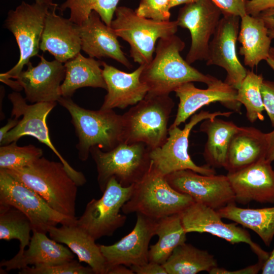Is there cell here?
<instances>
[{
    "label": "cell",
    "mask_w": 274,
    "mask_h": 274,
    "mask_svg": "<svg viewBox=\"0 0 274 274\" xmlns=\"http://www.w3.org/2000/svg\"><path fill=\"white\" fill-rule=\"evenodd\" d=\"M150 151L143 143L121 142L109 151L92 147L90 153L96 164L101 192L105 191L112 177L124 187L140 181L151 167Z\"/></svg>",
    "instance_id": "52a82bcc"
},
{
    "label": "cell",
    "mask_w": 274,
    "mask_h": 274,
    "mask_svg": "<svg viewBox=\"0 0 274 274\" xmlns=\"http://www.w3.org/2000/svg\"><path fill=\"white\" fill-rule=\"evenodd\" d=\"M174 106L169 94L148 93L122 115V142L143 143L150 150L162 146L168 136V123Z\"/></svg>",
    "instance_id": "277c9868"
},
{
    "label": "cell",
    "mask_w": 274,
    "mask_h": 274,
    "mask_svg": "<svg viewBox=\"0 0 274 274\" xmlns=\"http://www.w3.org/2000/svg\"><path fill=\"white\" fill-rule=\"evenodd\" d=\"M46 233L32 231L28 248L20 255L9 260H3L1 267L5 271L21 269L29 265H53L74 259L72 251L58 242L49 238Z\"/></svg>",
    "instance_id": "cb8c5ba5"
},
{
    "label": "cell",
    "mask_w": 274,
    "mask_h": 274,
    "mask_svg": "<svg viewBox=\"0 0 274 274\" xmlns=\"http://www.w3.org/2000/svg\"><path fill=\"white\" fill-rule=\"evenodd\" d=\"M194 202L190 196L174 189L151 163L147 173L133 184L131 195L121 211L125 215L139 213L157 220L180 214Z\"/></svg>",
    "instance_id": "5b68a950"
},
{
    "label": "cell",
    "mask_w": 274,
    "mask_h": 274,
    "mask_svg": "<svg viewBox=\"0 0 274 274\" xmlns=\"http://www.w3.org/2000/svg\"><path fill=\"white\" fill-rule=\"evenodd\" d=\"M52 0L29 4L22 1L20 5L8 13L5 27L14 35L19 49L20 57L17 64L10 70L0 75L4 83L16 79L29 59L39 56L40 44L46 15L54 5Z\"/></svg>",
    "instance_id": "ba28073f"
},
{
    "label": "cell",
    "mask_w": 274,
    "mask_h": 274,
    "mask_svg": "<svg viewBox=\"0 0 274 274\" xmlns=\"http://www.w3.org/2000/svg\"><path fill=\"white\" fill-rule=\"evenodd\" d=\"M186 232L208 233L231 244L244 243L249 245L258 258L266 260L269 254L252 241L249 233L236 223L224 222L216 210L194 202L180 214Z\"/></svg>",
    "instance_id": "9a60e30c"
},
{
    "label": "cell",
    "mask_w": 274,
    "mask_h": 274,
    "mask_svg": "<svg viewBox=\"0 0 274 274\" xmlns=\"http://www.w3.org/2000/svg\"><path fill=\"white\" fill-rule=\"evenodd\" d=\"M144 65H140L132 72L126 73L104 61L102 75L107 93L100 110L124 109L136 105L146 96L148 88L140 78Z\"/></svg>",
    "instance_id": "44dd1931"
},
{
    "label": "cell",
    "mask_w": 274,
    "mask_h": 274,
    "mask_svg": "<svg viewBox=\"0 0 274 274\" xmlns=\"http://www.w3.org/2000/svg\"><path fill=\"white\" fill-rule=\"evenodd\" d=\"M179 99L176 118L170 127L179 126L204 106L216 102L241 114V104L236 98L237 90L218 79L207 89L198 88L193 82L185 83L175 91Z\"/></svg>",
    "instance_id": "ac0fdd59"
},
{
    "label": "cell",
    "mask_w": 274,
    "mask_h": 274,
    "mask_svg": "<svg viewBox=\"0 0 274 274\" xmlns=\"http://www.w3.org/2000/svg\"><path fill=\"white\" fill-rule=\"evenodd\" d=\"M5 170L37 192L53 210L71 219H77L78 186L61 161H51L42 156L24 167Z\"/></svg>",
    "instance_id": "7a4b0ae2"
},
{
    "label": "cell",
    "mask_w": 274,
    "mask_h": 274,
    "mask_svg": "<svg viewBox=\"0 0 274 274\" xmlns=\"http://www.w3.org/2000/svg\"><path fill=\"white\" fill-rule=\"evenodd\" d=\"M17 142L1 146L0 169H15L28 165L43 156L41 148L29 144L19 146Z\"/></svg>",
    "instance_id": "d590c367"
},
{
    "label": "cell",
    "mask_w": 274,
    "mask_h": 274,
    "mask_svg": "<svg viewBox=\"0 0 274 274\" xmlns=\"http://www.w3.org/2000/svg\"><path fill=\"white\" fill-rule=\"evenodd\" d=\"M58 102L71 115L78 139L76 148L81 160L88 159L90 149L93 146L109 151L122 142V116L113 110L86 109L78 105L71 97L61 96Z\"/></svg>",
    "instance_id": "3957f363"
},
{
    "label": "cell",
    "mask_w": 274,
    "mask_h": 274,
    "mask_svg": "<svg viewBox=\"0 0 274 274\" xmlns=\"http://www.w3.org/2000/svg\"><path fill=\"white\" fill-rule=\"evenodd\" d=\"M233 111L210 113L201 111L193 115L184 128L178 126L168 128V136L164 144L150 151V156L153 167L164 176L173 172L191 169L204 175L216 174V171L208 165L199 166L191 159L188 152L189 136L192 129L203 120L222 116L229 117Z\"/></svg>",
    "instance_id": "30bf717a"
},
{
    "label": "cell",
    "mask_w": 274,
    "mask_h": 274,
    "mask_svg": "<svg viewBox=\"0 0 274 274\" xmlns=\"http://www.w3.org/2000/svg\"><path fill=\"white\" fill-rule=\"evenodd\" d=\"M222 14L212 0H198L185 5L178 15L179 26L189 30L191 43L185 60L189 64L206 60L211 38L213 36Z\"/></svg>",
    "instance_id": "4fadbf2b"
},
{
    "label": "cell",
    "mask_w": 274,
    "mask_h": 274,
    "mask_svg": "<svg viewBox=\"0 0 274 274\" xmlns=\"http://www.w3.org/2000/svg\"><path fill=\"white\" fill-rule=\"evenodd\" d=\"M155 234L158 241L149 247V261L163 264L174 250L186 241L180 214L157 219Z\"/></svg>",
    "instance_id": "1f68e13d"
},
{
    "label": "cell",
    "mask_w": 274,
    "mask_h": 274,
    "mask_svg": "<svg viewBox=\"0 0 274 274\" xmlns=\"http://www.w3.org/2000/svg\"><path fill=\"white\" fill-rule=\"evenodd\" d=\"M264 79L253 71L247 70L246 75L237 89L236 100L243 105L246 110V117L251 123L264 119V110L261 86Z\"/></svg>",
    "instance_id": "e575fe53"
},
{
    "label": "cell",
    "mask_w": 274,
    "mask_h": 274,
    "mask_svg": "<svg viewBox=\"0 0 274 274\" xmlns=\"http://www.w3.org/2000/svg\"><path fill=\"white\" fill-rule=\"evenodd\" d=\"M114 15L110 27L129 44L130 56L140 65L149 63L153 58L157 41L175 35L179 27L177 20L148 19L126 6H118Z\"/></svg>",
    "instance_id": "8992f818"
},
{
    "label": "cell",
    "mask_w": 274,
    "mask_h": 274,
    "mask_svg": "<svg viewBox=\"0 0 274 274\" xmlns=\"http://www.w3.org/2000/svg\"><path fill=\"white\" fill-rule=\"evenodd\" d=\"M271 40L268 28L260 17L246 14L241 18L237 40L241 44L239 52L244 56L245 65L253 68L262 60H266Z\"/></svg>",
    "instance_id": "4316f807"
},
{
    "label": "cell",
    "mask_w": 274,
    "mask_h": 274,
    "mask_svg": "<svg viewBox=\"0 0 274 274\" xmlns=\"http://www.w3.org/2000/svg\"><path fill=\"white\" fill-rule=\"evenodd\" d=\"M185 46L184 42L176 35L158 40L155 55L144 65L140 77L148 93L169 94L188 82H202L208 86L217 80L201 73L182 58L180 52Z\"/></svg>",
    "instance_id": "6da1fadb"
},
{
    "label": "cell",
    "mask_w": 274,
    "mask_h": 274,
    "mask_svg": "<svg viewBox=\"0 0 274 274\" xmlns=\"http://www.w3.org/2000/svg\"><path fill=\"white\" fill-rule=\"evenodd\" d=\"M104 61L85 57L81 53L64 63L65 75L61 85V96L71 97L83 87L100 88L107 90L103 75Z\"/></svg>",
    "instance_id": "83f0119b"
},
{
    "label": "cell",
    "mask_w": 274,
    "mask_h": 274,
    "mask_svg": "<svg viewBox=\"0 0 274 274\" xmlns=\"http://www.w3.org/2000/svg\"><path fill=\"white\" fill-rule=\"evenodd\" d=\"M268 29L274 27V8L261 12L258 16Z\"/></svg>",
    "instance_id": "bcb514c9"
},
{
    "label": "cell",
    "mask_w": 274,
    "mask_h": 274,
    "mask_svg": "<svg viewBox=\"0 0 274 274\" xmlns=\"http://www.w3.org/2000/svg\"><path fill=\"white\" fill-rule=\"evenodd\" d=\"M167 274H196L209 273L218 266L214 255L184 243L177 247L163 264Z\"/></svg>",
    "instance_id": "4dcf8cb0"
},
{
    "label": "cell",
    "mask_w": 274,
    "mask_h": 274,
    "mask_svg": "<svg viewBox=\"0 0 274 274\" xmlns=\"http://www.w3.org/2000/svg\"><path fill=\"white\" fill-rule=\"evenodd\" d=\"M44 1L45 0H35V2L40 3V2H44Z\"/></svg>",
    "instance_id": "f5cc1de1"
},
{
    "label": "cell",
    "mask_w": 274,
    "mask_h": 274,
    "mask_svg": "<svg viewBox=\"0 0 274 274\" xmlns=\"http://www.w3.org/2000/svg\"><path fill=\"white\" fill-rule=\"evenodd\" d=\"M267 140V151L265 160L269 162L274 161V130L266 133Z\"/></svg>",
    "instance_id": "ee69618b"
},
{
    "label": "cell",
    "mask_w": 274,
    "mask_h": 274,
    "mask_svg": "<svg viewBox=\"0 0 274 274\" xmlns=\"http://www.w3.org/2000/svg\"><path fill=\"white\" fill-rule=\"evenodd\" d=\"M48 233L51 238L67 245L77 256L79 261L88 264L94 273L107 274L108 266L99 245L76 224V221L73 223L62 224L59 227H52Z\"/></svg>",
    "instance_id": "d4e9b609"
},
{
    "label": "cell",
    "mask_w": 274,
    "mask_h": 274,
    "mask_svg": "<svg viewBox=\"0 0 274 274\" xmlns=\"http://www.w3.org/2000/svg\"><path fill=\"white\" fill-rule=\"evenodd\" d=\"M165 178L178 192L215 210L235 202L227 175H204L191 169H183L170 173Z\"/></svg>",
    "instance_id": "5bb4252c"
},
{
    "label": "cell",
    "mask_w": 274,
    "mask_h": 274,
    "mask_svg": "<svg viewBox=\"0 0 274 274\" xmlns=\"http://www.w3.org/2000/svg\"><path fill=\"white\" fill-rule=\"evenodd\" d=\"M265 61L274 71V47L270 48L269 56Z\"/></svg>",
    "instance_id": "f907efd6"
},
{
    "label": "cell",
    "mask_w": 274,
    "mask_h": 274,
    "mask_svg": "<svg viewBox=\"0 0 274 274\" xmlns=\"http://www.w3.org/2000/svg\"><path fill=\"white\" fill-rule=\"evenodd\" d=\"M123 264H118L109 267L107 274H134L132 269Z\"/></svg>",
    "instance_id": "c3c4849f"
},
{
    "label": "cell",
    "mask_w": 274,
    "mask_h": 274,
    "mask_svg": "<svg viewBox=\"0 0 274 274\" xmlns=\"http://www.w3.org/2000/svg\"><path fill=\"white\" fill-rule=\"evenodd\" d=\"M19 121V118L11 117L9 119L7 123L0 129V143L5 137L6 135L14 127H15Z\"/></svg>",
    "instance_id": "f6af8a7d"
},
{
    "label": "cell",
    "mask_w": 274,
    "mask_h": 274,
    "mask_svg": "<svg viewBox=\"0 0 274 274\" xmlns=\"http://www.w3.org/2000/svg\"><path fill=\"white\" fill-rule=\"evenodd\" d=\"M19 274H93L90 266H84L77 261H69L53 264L27 266L20 269Z\"/></svg>",
    "instance_id": "8d00e7d4"
},
{
    "label": "cell",
    "mask_w": 274,
    "mask_h": 274,
    "mask_svg": "<svg viewBox=\"0 0 274 274\" xmlns=\"http://www.w3.org/2000/svg\"><path fill=\"white\" fill-rule=\"evenodd\" d=\"M32 226L27 216L15 207L0 203V239H17L20 248L17 255H21L31 238Z\"/></svg>",
    "instance_id": "d6a6232c"
},
{
    "label": "cell",
    "mask_w": 274,
    "mask_h": 274,
    "mask_svg": "<svg viewBox=\"0 0 274 274\" xmlns=\"http://www.w3.org/2000/svg\"><path fill=\"white\" fill-rule=\"evenodd\" d=\"M261 92L264 110L274 127V82L263 80Z\"/></svg>",
    "instance_id": "f35d334b"
},
{
    "label": "cell",
    "mask_w": 274,
    "mask_h": 274,
    "mask_svg": "<svg viewBox=\"0 0 274 274\" xmlns=\"http://www.w3.org/2000/svg\"><path fill=\"white\" fill-rule=\"evenodd\" d=\"M0 203L11 205L25 214L30 221L32 231L47 233L58 224L75 222L51 208L37 192L0 169Z\"/></svg>",
    "instance_id": "7c38bea8"
},
{
    "label": "cell",
    "mask_w": 274,
    "mask_h": 274,
    "mask_svg": "<svg viewBox=\"0 0 274 274\" xmlns=\"http://www.w3.org/2000/svg\"><path fill=\"white\" fill-rule=\"evenodd\" d=\"M222 15L210 42L206 64L224 68L226 72L224 82L237 90L247 72L239 61L236 50L241 18Z\"/></svg>",
    "instance_id": "2e32d148"
},
{
    "label": "cell",
    "mask_w": 274,
    "mask_h": 274,
    "mask_svg": "<svg viewBox=\"0 0 274 274\" xmlns=\"http://www.w3.org/2000/svg\"><path fill=\"white\" fill-rule=\"evenodd\" d=\"M156 220L138 213L135 224L129 233L113 245H99L108 268L118 264L130 267L148 262L149 244L156 235Z\"/></svg>",
    "instance_id": "e0dca14e"
},
{
    "label": "cell",
    "mask_w": 274,
    "mask_h": 274,
    "mask_svg": "<svg viewBox=\"0 0 274 274\" xmlns=\"http://www.w3.org/2000/svg\"><path fill=\"white\" fill-rule=\"evenodd\" d=\"M273 8L274 0H247L246 4V14L253 17H257L261 12Z\"/></svg>",
    "instance_id": "60d3db41"
},
{
    "label": "cell",
    "mask_w": 274,
    "mask_h": 274,
    "mask_svg": "<svg viewBox=\"0 0 274 274\" xmlns=\"http://www.w3.org/2000/svg\"><path fill=\"white\" fill-rule=\"evenodd\" d=\"M217 211L222 218L253 230L266 246H270L274 237V207L245 209L233 202Z\"/></svg>",
    "instance_id": "f546056e"
},
{
    "label": "cell",
    "mask_w": 274,
    "mask_h": 274,
    "mask_svg": "<svg viewBox=\"0 0 274 274\" xmlns=\"http://www.w3.org/2000/svg\"><path fill=\"white\" fill-rule=\"evenodd\" d=\"M120 0H66L59 10L61 13L69 9V19L80 26L89 18L92 11L96 12L101 20L110 26Z\"/></svg>",
    "instance_id": "836d02e7"
},
{
    "label": "cell",
    "mask_w": 274,
    "mask_h": 274,
    "mask_svg": "<svg viewBox=\"0 0 274 274\" xmlns=\"http://www.w3.org/2000/svg\"><path fill=\"white\" fill-rule=\"evenodd\" d=\"M262 274H274V248L262 267Z\"/></svg>",
    "instance_id": "7dc6e473"
},
{
    "label": "cell",
    "mask_w": 274,
    "mask_h": 274,
    "mask_svg": "<svg viewBox=\"0 0 274 274\" xmlns=\"http://www.w3.org/2000/svg\"><path fill=\"white\" fill-rule=\"evenodd\" d=\"M268 35L271 39H274V27L268 29Z\"/></svg>",
    "instance_id": "816d5d0a"
},
{
    "label": "cell",
    "mask_w": 274,
    "mask_h": 274,
    "mask_svg": "<svg viewBox=\"0 0 274 274\" xmlns=\"http://www.w3.org/2000/svg\"><path fill=\"white\" fill-rule=\"evenodd\" d=\"M170 0H140L135 12L140 16L159 21H169Z\"/></svg>",
    "instance_id": "74e56055"
},
{
    "label": "cell",
    "mask_w": 274,
    "mask_h": 274,
    "mask_svg": "<svg viewBox=\"0 0 274 274\" xmlns=\"http://www.w3.org/2000/svg\"><path fill=\"white\" fill-rule=\"evenodd\" d=\"M133 186L124 187L114 177L111 178L102 196L87 203L76 224L95 241L113 235L125 223L126 216L120 212L129 199Z\"/></svg>",
    "instance_id": "8fae6325"
},
{
    "label": "cell",
    "mask_w": 274,
    "mask_h": 274,
    "mask_svg": "<svg viewBox=\"0 0 274 274\" xmlns=\"http://www.w3.org/2000/svg\"><path fill=\"white\" fill-rule=\"evenodd\" d=\"M40 63L33 66L31 62L15 79L19 86L24 90L25 98L31 103L58 102L61 98V83L65 75V67L57 60H47L39 55Z\"/></svg>",
    "instance_id": "d6986e66"
},
{
    "label": "cell",
    "mask_w": 274,
    "mask_h": 274,
    "mask_svg": "<svg viewBox=\"0 0 274 274\" xmlns=\"http://www.w3.org/2000/svg\"><path fill=\"white\" fill-rule=\"evenodd\" d=\"M222 11L226 14L241 18L247 14L246 4L247 0H212Z\"/></svg>",
    "instance_id": "ab89813d"
},
{
    "label": "cell",
    "mask_w": 274,
    "mask_h": 274,
    "mask_svg": "<svg viewBox=\"0 0 274 274\" xmlns=\"http://www.w3.org/2000/svg\"><path fill=\"white\" fill-rule=\"evenodd\" d=\"M54 4L48 12L40 44V49L48 51L55 59L65 63L75 57L81 50V40L78 25L69 18L56 13Z\"/></svg>",
    "instance_id": "7402d4cb"
},
{
    "label": "cell",
    "mask_w": 274,
    "mask_h": 274,
    "mask_svg": "<svg viewBox=\"0 0 274 274\" xmlns=\"http://www.w3.org/2000/svg\"><path fill=\"white\" fill-rule=\"evenodd\" d=\"M227 176L234 194L235 202L247 204L255 201L274 203V170L265 159Z\"/></svg>",
    "instance_id": "ffe728a7"
},
{
    "label": "cell",
    "mask_w": 274,
    "mask_h": 274,
    "mask_svg": "<svg viewBox=\"0 0 274 274\" xmlns=\"http://www.w3.org/2000/svg\"><path fill=\"white\" fill-rule=\"evenodd\" d=\"M265 261L262 259H259L258 262L252 265L248 266L245 268L235 270H229L224 268L218 267L214 268L210 272V274H256L258 273L262 269Z\"/></svg>",
    "instance_id": "b9f144b4"
},
{
    "label": "cell",
    "mask_w": 274,
    "mask_h": 274,
    "mask_svg": "<svg viewBox=\"0 0 274 274\" xmlns=\"http://www.w3.org/2000/svg\"><path fill=\"white\" fill-rule=\"evenodd\" d=\"M130 268L136 274H167L163 264L155 262L149 261L142 265H132Z\"/></svg>",
    "instance_id": "7bdbcfd3"
},
{
    "label": "cell",
    "mask_w": 274,
    "mask_h": 274,
    "mask_svg": "<svg viewBox=\"0 0 274 274\" xmlns=\"http://www.w3.org/2000/svg\"><path fill=\"white\" fill-rule=\"evenodd\" d=\"M81 49L90 57H109L128 69L133 65L122 50L118 38L110 26L106 25L98 14L93 11L89 18L79 26Z\"/></svg>",
    "instance_id": "603a6c76"
},
{
    "label": "cell",
    "mask_w": 274,
    "mask_h": 274,
    "mask_svg": "<svg viewBox=\"0 0 274 274\" xmlns=\"http://www.w3.org/2000/svg\"><path fill=\"white\" fill-rule=\"evenodd\" d=\"M198 0H170L169 1V7L172 8L176 6L182 5V4H189L191 3L197 2Z\"/></svg>",
    "instance_id": "681fc988"
},
{
    "label": "cell",
    "mask_w": 274,
    "mask_h": 274,
    "mask_svg": "<svg viewBox=\"0 0 274 274\" xmlns=\"http://www.w3.org/2000/svg\"><path fill=\"white\" fill-rule=\"evenodd\" d=\"M8 98L12 104L11 117H22V118L18 124L6 135L0 143L1 146L17 142L25 135L35 138L48 147L57 156L78 186L85 184L86 179L84 174L75 170L69 164L55 147L50 139L47 118L56 106L57 102H40L28 105L25 97L18 92L9 94Z\"/></svg>",
    "instance_id": "9c48e42d"
},
{
    "label": "cell",
    "mask_w": 274,
    "mask_h": 274,
    "mask_svg": "<svg viewBox=\"0 0 274 274\" xmlns=\"http://www.w3.org/2000/svg\"><path fill=\"white\" fill-rule=\"evenodd\" d=\"M239 127L232 121H225L217 117L202 121L199 131L206 133L208 136L203 152L208 165L225 168L231 140Z\"/></svg>",
    "instance_id": "f1b7e54d"
},
{
    "label": "cell",
    "mask_w": 274,
    "mask_h": 274,
    "mask_svg": "<svg viewBox=\"0 0 274 274\" xmlns=\"http://www.w3.org/2000/svg\"><path fill=\"white\" fill-rule=\"evenodd\" d=\"M266 151V133L253 127H239L231 140L225 169L235 172L265 159Z\"/></svg>",
    "instance_id": "484cf974"
}]
</instances>
